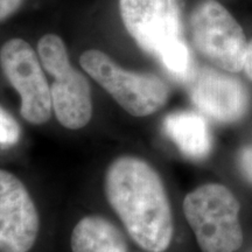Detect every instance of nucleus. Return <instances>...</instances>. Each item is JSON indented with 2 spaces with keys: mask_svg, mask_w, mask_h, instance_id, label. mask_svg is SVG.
<instances>
[{
  "mask_svg": "<svg viewBox=\"0 0 252 252\" xmlns=\"http://www.w3.org/2000/svg\"><path fill=\"white\" fill-rule=\"evenodd\" d=\"M119 12L135 43L159 62L186 43L180 0H119Z\"/></svg>",
  "mask_w": 252,
  "mask_h": 252,
  "instance_id": "obj_6",
  "label": "nucleus"
},
{
  "mask_svg": "<svg viewBox=\"0 0 252 252\" xmlns=\"http://www.w3.org/2000/svg\"><path fill=\"white\" fill-rule=\"evenodd\" d=\"M194 49L210 64L231 74L243 71L249 42L243 28L217 0H201L188 19Z\"/></svg>",
  "mask_w": 252,
  "mask_h": 252,
  "instance_id": "obj_4",
  "label": "nucleus"
},
{
  "mask_svg": "<svg viewBox=\"0 0 252 252\" xmlns=\"http://www.w3.org/2000/svg\"><path fill=\"white\" fill-rule=\"evenodd\" d=\"M80 64L133 117L153 115L169 98V88L161 77L151 72L126 70L102 50H86L81 55Z\"/></svg>",
  "mask_w": 252,
  "mask_h": 252,
  "instance_id": "obj_3",
  "label": "nucleus"
},
{
  "mask_svg": "<svg viewBox=\"0 0 252 252\" xmlns=\"http://www.w3.org/2000/svg\"><path fill=\"white\" fill-rule=\"evenodd\" d=\"M163 132L189 160L201 161L213 151V135L202 113L178 110L163 118Z\"/></svg>",
  "mask_w": 252,
  "mask_h": 252,
  "instance_id": "obj_10",
  "label": "nucleus"
},
{
  "mask_svg": "<svg viewBox=\"0 0 252 252\" xmlns=\"http://www.w3.org/2000/svg\"><path fill=\"white\" fill-rule=\"evenodd\" d=\"M237 165L242 176L252 185V144L245 145L239 151Z\"/></svg>",
  "mask_w": 252,
  "mask_h": 252,
  "instance_id": "obj_13",
  "label": "nucleus"
},
{
  "mask_svg": "<svg viewBox=\"0 0 252 252\" xmlns=\"http://www.w3.org/2000/svg\"><path fill=\"white\" fill-rule=\"evenodd\" d=\"M188 83L195 108L219 124H236L250 111L249 91L231 72L215 67L195 68Z\"/></svg>",
  "mask_w": 252,
  "mask_h": 252,
  "instance_id": "obj_8",
  "label": "nucleus"
},
{
  "mask_svg": "<svg viewBox=\"0 0 252 252\" xmlns=\"http://www.w3.org/2000/svg\"><path fill=\"white\" fill-rule=\"evenodd\" d=\"M104 188L108 202L130 237L149 252H165L174 235L172 207L161 176L141 158L122 156L110 163Z\"/></svg>",
  "mask_w": 252,
  "mask_h": 252,
  "instance_id": "obj_1",
  "label": "nucleus"
},
{
  "mask_svg": "<svg viewBox=\"0 0 252 252\" xmlns=\"http://www.w3.org/2000/svg\"><path fill=\"white\" fill-rule=\"evenodd\" d=\"M243 71L245 72V75H247L249 80L252 81V40L249 42L248 53H247V58H245Z\"/></svg>",
  "mask_w": 252,
  "mask_h": 252,
  "instance_id": "obj_15",
  "label": "nucleus"
},
{
  "mask_svg": "<svg viewBox=\"0 0 252 252\" xmlns=\"http://www.w3.org/2000/svg\"><path fill=\"white\" fill-rule=\"evenodd\" d=\"M21 137V127L13 116L0 105V146H14Z\"/></svg>",
  "mask_w": 252,
  "mask_h": 252,
  "instance_id": "obj_12",
  "label": "nucleus"
},
{
  "mask_svg": "<svg viewBox=\"0 0 252 252\" xmlns=\"http://www.w3.org/2000/svg\"><path fill=\"white\" fill-rule=\"evenodd\" d=\"M39 230V213L26 186L0 169V252H28Z\"/></svg>",
  "mask_w": 252,
  "mask_h": 252,
  "instance_id": "obj_9",
  "label": "nucleus"
},
{
  "mask_svg": "<svg viewBox=\"0 0 252 252\" xmlns=\"http://www.w3.org/2000/svg\"><path fill=\"white\" fill-rule=\"evenodd\" d=\"M37 53L43 68L54 77L50 93L59 123L68 130L83 128L93 117V98L87 77L72 67L67 47L55 34L41 37Z\"/></svg>",
  "mask_w": 252,
  "mask_h": 252,
  "instance_id": "obj_5",
  "label": "nucleus"
},
{
  "mask_svg": "<svg viewBox=\"0 0 252 252\" xmlns=\"http://www.w3.org/2000/svg\"><path fill=\"white\" fill-rule=\"evenodd\" d=\"M72 252H127L125 236L111 220L89 215L77 222L72 230Z\"/></svg>",
  "mask_w": 252,
  "mask_h": 252,
  "instance_id": "obj_11",
  "label": "nucleus"
},
{
  "mask_svg": "<svg viewBox=\"0 0 252 252\" xmlns=\"http://www.w3.org/2000/svg\"><path fill=\"white\" fill-rule=\"evenodd\" d=\"M184 214L202 252H237L243 244L241 203L226 186L209 182L189 191Z\"/></svg>",
  "mask_w": 252,
  "mask_h": 252,
  "instance_id": "obj_2",
  "label": "nucleus"
},
{
  "mask_svg": "<svg viewBox=\"0 0 252 252\" xmlns=\"http://www.w3.org/2000/svg\"><path fill=\"white\" fill-rule=\"evenodd\" d=\"M0 67L21 98L20 115L34 125L45 124L52 117L50 87L42 63L27 41L8 40L0 49Z\"/></svg>",
  "mask_w": 252,
  "mask_h": 252,
  "instance_id": "obj_7",
  "label": "nucleus"
},
{
  "mask_svg": "<svg viewBox=\"0 0 252 252\" xmlns=\"http://www.w3.org/2000/svg\"><path fill=\"white\" fill-rule=\"evenodd\" d=\"M24 0H0V23H4L23 5Z\"/></svg>",
  "mask_w": 252,
  "mask_h": 252,
  "instance_id": "obj_14",
  "label": "nucleus"
}]
</instances>
